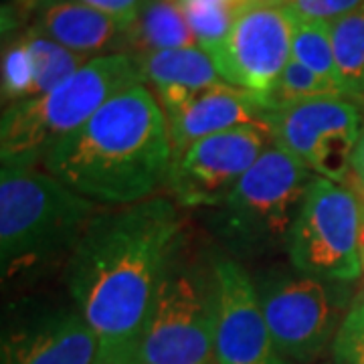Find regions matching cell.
I'll return each mask as SVG.
<instances>
[{
    "mask_svg": "<svg viewBox=\"0 0 364 364\" xmlns=\"http://www.w3.org/2000/svg\"><path fill=\"white\" fill-rule=\"evenodd\" d=\"M352 174H354V178L360 184L364 193V124L363 130H360V138H358L356 148H354V156H352Z\"/></svg>",
    "mask_w": 364,
    "mask_h": 364,
    "instance_id": "83f0119b",
    "label": "cell"
},
{
    "mask_svg": "<svg viewBox=\"0 0 364 364\" xmlns=\"http://www.w3.org/2000/svg\"><path fill=\"white\" fill-rule=\"evenodd\" d=\"M360 112L348 97H320L269 112L272 142L316 176L342 182L352 172Z\"/></svg>",
    "mask_w": 364,
    "mask_h": 364,
    "instance_id": "9c48e42d",
    "label": "cell"
},
{
    "mask_svg": "<svg viewBox=\"0 0 364 364\" xmlns=\"http://www.w3.org/2000/svg\"><path fill=\"white\" fill-rule=\"evenodd\" d=\"M31 61H33V90L31 100L41 97L63 83L69 75H73L79 67L85 65L90 59L77 53L69 51L67 47L37 35L33 31L25 33Z\"/></svg>",
    "mask_w": 364,
    "mask_h": 364,
    "instance_id": "d6986e66",
    "label": "cell"
},
{
    "mask_svg": "<svg viewBox=\"0 0 364 364\" xmlns=\"http://www.w3.org/2000/svg\"><path fill=\"white\" fill-rule=\"evenodd\" d=\"M43 168L97 205L126 207L154 196L172 164L168 119L138 83L107 100L43 156Z\"/></svg>",
    "mask_w": 364,
    "mask_h": 364,
    "instance_id": "7a4b0ae2",
    "label": "cell"
},
{
    "mask_svg": "<svg viewBox=\"0 0 364 364\" xmlns=\"http://www.w3.org/2000/svg\"><path fill=\"white\" fill-rule=\"evenodd\" d=\"M195 45L193 28L172 0H150L126 33V53L134 57Z\"/></svg>",
    "mask_w": 364,
    "mask_h": 364,
    "instance_id": "e0dca14e",
    "label": "cell"
},
{
    "mask_svg": "<svg viewBox=\"0 0 364 364\" xmlns=\"http://www.w3.org/2000/svg\"><path fill=\"white\" fill-rule=\"evenodd\" d=\"M272 144V134L257 126L219 132L191 144L172 158L166 178L170 195L181 207H219Z\"/></svg>",
    "mask_w": 364,
    "mask_h": 364,
    "instance_id": "8fae6325",
    "label": "cell"
},
{
    "mask_svg": "<svg viewBox=\"0 0 364 364\" xmlns=\"http://www.w3.org/2000/svg\"><path fill=\"white\" fill-rule=\"evenodd\" d=\"M334 364H364V299L354 298L332 342Z\"/></svg>",
    "mask_w": 364,
    "mask_h": 364,
    "instance_id": "cb8c5ba5",
    "label": "cell"
},
{
    "mask_svg": "<svg viewBox=\"0 0 364 364\" xmlns=\"http://www.w3.org/2000/svg\"><path fill=\"white\" fill-rule=\"evenodd\" d=\"M144 83L154 87L166 119L176 116L203 91L223 83L221 73L203 47L164 49L136 57Z\"/></svg>",
    "mask_w": 364,
    "mask_h": 364,
    "instance_id": "2e32d148",
    "label": "cell"
},
{
    "mask_svg": "<svg viewBox=\"0 0 364 364\" xmlns=\"http://www.w3.org/2000/svg\"><path fill=\"white\" fill-rule=\"evenodd\" d=\"M215 356L217 364H291L275 348L257 286L235 259H217Z\"/></svg>",
    "mask_w": 364,
    "mask_h": 364,
    "instance_id": "7c38bea8",
    "label": "cell"
},
{
    "mask_svg": "<svg viewBox=\"0 0 364 364\" xmlns=\"http://www.w3.org/2000/svg\"><path fill=\"white\" fill-rule=\"evenodd\" d=\"M294 14L284 4L249 2L237 16L225 39L208 51L223 81L257 95H269L291 61Z\"/></svg>",
    "mask_w": 364,
    "mask_h": 364,
    "instance_id": "30bf717a",
    "label": "cell"
},
{
    "mask_svg": "<svg viewBox=\"0 0 364 364\" xmlns=\"http://www.w3.org/2000/svg\"><path fill=\"white\" fill-rule=\"evenodd\" d=\"M314 176L308 166L272 144L215 207L213 231L239 257L286 247Z\"/></svg>",
    "mask_w": 364,
    "mask_h": 364,
    "instance_id": "5b68a950",
    "label": "cell"
},
{
    "mask_svg": "<svg viewBox=\"0 0 364 364\" xmlns=\"http://www.w3.org/2000/svg\"><path fill=\"white\" fill-rule=\"evenodd\" d=\"M253 2H275V4H286L287 0H253Z\"/></svg>",
    "mask_w": 364,
    "mask_h": 364,
    "instance_id": "f546056e",
    "label": "cell"
},
{
    "mask_svg": "<svg viewBox=\"0 0 364 364\" xmlns=\"http://www.w3.org/2000/svg\"><path fill=\"white\" fill-rule=\"evenodd\" d=\"M102 207L47 170L4 162L0 176L2 275L13 277L57 257H71Z\"/></svg>",
    "mask_w": 364,
    "mask_h": 364,
    "instance_id": "3957f363",
    "label": "cell"
},
{
    "mask_svg": "<svg viewBox=\"0 0 364 364\" xmlns=\"http://www.w3.org/2000/svg\"><path fill=\"white\" fill-rule=\"evenodd\" d=\"M144 83L130 53H109L90 59L49 93L4 107L0 122V156L4 162L33 164L61 138L81 128L119 91Z\"/></svg>",
    "mask_w": 364,
    "mask_h": 364,
    "instance_id": "277c9868",
    "label": "cell"
},
{
    "mask_svg": "<svg viewBox=\"0 0 364 364\" xmlns=\"http://www.w3.org/2000/svg\"><path fill=\"white\" fill-rule=\"evenodd\" d=\"M358 255H360V265H363V273H364V213H363V221H360V235H358Z\"/></svg>",
    "mask_w": 364,
    "mask_h": 364,
    "instance_id": "f1b7e54d",
    "label": "cell"
},
{
    "mask_svg": "<svg viewBox=\"0 0 364 364\" xmlns=\"http://www.w3.org/2000/svg\"><path fill=\"white\" fill-rule=\"evenodd\" d=\"M33 90V61L25 35L11 43L2 55V100L13 105L31 100Z\"/></svg>",
    "mask_w": 364,
    "mask_h": 364,
    "instance_id": "603a6c76",
    "label": "cell"
},
{
    "mask_svg": "<svg viewBox=\"0 0 364 364\" xmlns=\"http://www.w3.org/2000/svg\"><path fill=\"white\" fill-rule=\"evenodd\" d=\"M243 126H257L269 132V109L257 95L227 81L213 85L176 116L168 117L172 158L207 136Z\"/></svg>",
    "mask_w": 364,
    "mask_h": 364,
    "instance_id": "5bb4252c",
    "label": "cell"
},
{
    "mask_svg": "<svg viewBox=\"0 0 364 364\" xmlns=\"http://www.w3.org/2000/svg\"><path fill=\"white\" fill-rule=\"evenodd\" d=\"M291 59L312 69L320 77L338 85L336 61H334V49H332V37H330L328 23L294 16Z\"/></svg>",
    "mask_w": 364,
    "mask_h": 364,
    "instance_id": "7402d4cb",
    "label": "cell"
},
{
    "mask_svg": "<svg viewBox=\"0 0 364 364\" xmlns=\"http://www.w3.org/2000/svg\"><path fill=\"white\" fill-rule=\"evenodd\" d=\"M91 364H142L136 346H119V348H100Z\"/></svg>",
    "mask_w": 364,
    "mask_h": 364,
    "instance_id": "4316f807",
    "label": "cell"
},
{
    "mask_svg": "<svg viewBox=\"0 0 364 364\" xmlns=\"http://www.w3.org/2000/svg\"><path fill=\"white\" fill-rule=\"evenodd\" d=\"M356 298L364 299V282H363V286H360V291H358V294H356Z\"/></svg>",
    "mask_w": 364,
    "mask_h": 364,
    "instance_id": "4dcf8cb0",
    "label": "cell"
},
{
    "mask_svg": "<svg viewBox=\"0 0 364 364\" xmlns=\"http://www.w3.org/2000/svg\"><path fill=\"white\" fill-rule=\"evenodd\" d=\"M28 31L87 59L126 53L128 26L77 0H45Z\"/></svg>",
    "mask_w": 364,
    "mask_h": 364,
    "instance_id": "9a60e30c",
    "label": "cell"
},
{
    "mask_svg": "<svg viewBox=\"0 0 364 364\" xmlns=\"http://www.w3.org/2000/svg\"><path fill=\"white\" fill-rule=\"evenodd\" d=\"M195 33L198 47L213 51L229 33L237 13L247 0H172Z\"/></svg>",
    "mask_w": 364,
    "mask_h": 364,
    "instance_id": "ffe728a7",
    "label": "cell"
},
{
    "mask_svg": "<svg viewBox=\"0 0 364 364\" xmlns=\"http://www.w3.org/2000/svg\"><path fill=\"white\" fill-rule=\"evenodd\" d=\"M100 342L81 312L41 314L4 334L0 364H91Z\"/></svg>",
    "mask_w": 364,
    "mask_h": 364,
    "instance_id": "4fadbf2b",
    "label": "cell"
},
{
    "mask_svg": "<svg viewBox=\"0 0 364 364\" xmlns=\"http://www.w3.org/2000/svg\"><path fill=\"white\" fill-rule=\"evenodd\" d=\"M340 282L306 273L275 272L257 284L261 308L279 354L291 364H312L336 338L348 298Z\"/></svg>",
    "mask_w": 364,
    "mask_h": 364,
    "instance_id": "52a82bcc",
    "label": "cell"
},
{
    "mask_svg": "<svg viewBox=\"0 0 364 364\" xmlns=\"http://www.w3.org/2000/svg\"><path fill=\"white\" fill-rule=\"evenodd\" d=\"M364 0H287L286 6L296 18L332 23L344 14L360 9Z\"/></svg>",
    "mask_w": 364,
    "mask_h": 364,
    "instance_id": "d4e9b609",
    "label": "cell"
},
{
    "mask_svg": "<svg viewBox=\"0 0 364 364\" xmlns=\"http://www.w3.org/2000/svg\"><path fill=\"white\" fill-rule=\"evenodd\" d=\"M181 245V215L166 196L102 210L93 219L69 257L67 284L100 348L136 346Z\"/></svg>",
    "mask_w": 364,
    "mask_h": 364,
    "instance_id": "6da1fadb",
    "label": "cell"
},
{
    "mask_svg": "<svg viewBox=\"0 0 364 364\" xmlns=\"http://www.w3.org/2000/svg\"><path fill=\"white\" fill-rule=\"evenodd\" d=\"M330 25L336 77L344 97H364V4Z\"/></svg>",
    "mask_w": 364,
    "mask_h": 364,
    "instance_id": "ac0fdd59",
    "label": "cell"
},
{
    "mask_svg": "<svg viewBox=\"0 0 364 364\" xmlns=\"http://www.w3.org/2000/svg\"><path fill=\"white\" fill-rule=\"evenodd\" d=\"M247 2H253V0H247Z\"/></svg>",
    "mask_w": 364,
    "mask_h": 364,
    "instance_id": "1f68e13d",
    "label": "cell"
},
{
    "mask_svg": "<svg viewBox=\"0 0 364 364\" xmlns=\"http://www.w3.org/2000/svg\"><path fill=\"white\" fill-rule=\"evenodd\" d=\"M336 95H342L336 83L320 77L312 69L291 59L277 79V83L273 85V90L269 91V95L263 100V104L269 112H275L287 105L320 100V97H336Z\"/></svg>",
    "mask_w": 364,
    "mask_h": 364,
    "instance_id": "44dd1931",
    "label": "cell"
},
{
    "mask_svg": "<svg viewBox=\"0 0 364 364\" xmlns=\"http://www.w3.org/2000/svg\"><path fill=\"white\" fill-rule=\"evenodd\" d=\"M363 208L338 182L314 176L287 237L286 251L299 273L348 284L360 277L358 255Z\"/></svg>",
    "mask_w": 364,
    "mask_h": 364,
    "instance_id": "ba28073f",
    "label": "cell"
},
{
    "mask_svg": "<svg viewBox=\"0 0 364 364\" xmlns=\"http://www.w3.org/2000/svg\"><path fill=\"white\" fill-rule=\"evenodd\" d=\"M215 273L172 261L136 340L142 364H217Z\"/></svg>",
    "mask_w": 364,
    "mask_h": 364,
    "instance_id": "8992f818",
    "label": "cell"
},
{
    "mask_svg": "<svg viewBox=\"0 0 364 364\" xmlns=\"http://www.w3.org/2000/svg\"><path fill=\"white\" fill-rule=\"evenodd\" d=\"M91 9H97L102 13L109 14L112 18L119 21L122 25L130 26L144 9L150 4V0H77Z\"/></svg>",
    "mask_w": 364,
    "mask_h": 364,
    "instance_id": "484cf974",
    "label": "cell"
}]
</instances>
